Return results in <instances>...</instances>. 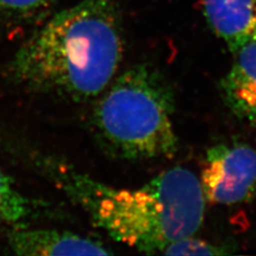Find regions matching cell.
<instances>
[{
	"instance_id": "cell-1",
	"label": "cell",
	"mask_w": 256,
	"mask_h": 256,
	"mask_svg": "<svg viewBox=\"0 0 256 256\" xmlns=\"http://www.w3.org/2000/svg\"><path fill=\"white\" fill-rule=\"evenodd\" d=\"M124 47L118 0H80L38 26L9 62V75L32 92L86 102L114 79Z\"/></svg>"
},
{
	"instance_id": "cell-2",
	"label": "cell",
	"mask_w": 256,
	"mask_h": 256,
	"mask_svg": "<svg viewBox=\"0 0 256 256\" xmlns=\"http://www.w3.org/2000/svg\"><path fill=\"white\" fill-rule=\"evenodd\" d=\"M54 178L116 242L146 254L194 236L202 226L206 198L201 180L174 166L138 189H114L60 166Z\"/></svg>"
},
{
	"instance_id": "cell-3",
	"label": "cell",
	"mask_w": 256,
	"mask_h": 256,
	"mask_svg": "<svg viewBox=\"0 0 256 256\" xmlns=\"http://www.w3.org/2000/svg\"><path fill=\"white\" fill-rule=\"evenodd\" d=\"M93 110L95 138L122 160L172 157L178 148L174 95L160 72L138 63L112 80Z\"/></svg>"
},
{
	"instance_id": "cell-4",
	"label": "cell",
	"mask_w": 256,
	"mask_h": 256,
	"mask_svg": "<svg viewBox=\"0 0 256 256\" xmlns=\"http://www.w3.org/2000/svg\"><path fill=\"white\" fill-rule=\"evenodd\" d=\"M200 180L206 201L212 204L249 201L256 194V150L242 142L210 148Z\"/></svg>"
},
{
	"instance_id": "cell-5",
	"label": "cell",
	"mask_w": 256,
	"mask_h": 256,
	"mask_svg": "<svg viewBox=\"0 0 256 256\" xmlns=\"http://www.w3.org/2000/svg\"><path fill=\"white\" fill-rule=\"evenodd\" d=\"M9 253L16 255H110L106 246L70 232L14 226L6 235Z\"/></svg>"
},
{
	"instance_id": "cell-6",
	"label": "cell",
	"mask_w": 256,
	"mask_h": 256,
	"mask_svg": "<svg viewBox=\"0 0 256 256\" xmlns=\"http://www.w3.org/2000/svg\"><path fill=\"white\" fill-rule=\"evenodd\" d=\"M234 54L230 70L220 80L222 100L238 120L256 128V41Z\"/></svg>"
},
{
	"instance_id": "cell-7",
	"label": "cell",
	"mask_w": 256,
	"mask_h": 256,
	"mask_svg": "<svg viewBox=\"0 0 256 256\" xmlns=\"http://www.w3.org/2000/svg\"><path fill=\"white\" fill-rule=\"evenodd\" d=\"M206 20L232 54L256 41V0H203Z\"/></svg>"
},
{
	"instance_id": "cell-8",
	"label": "cell",
	"mask_w": 256,
	"mask_h": 256,
	"mask_svg": "<svg viewBox=\"0 0 256 256\" xmlns=\"http://www.w3.org/2000/svg\"><path fill=\"white\" fill-rule=\"evenodd\" d=\"M38 206L15 185L13 180L0 168V228L24 226L38 214Z\"/></svg>"
},
{
	"instance_id": "cell-9",
	"label": "cell",
	"mask_w": 256,
	"mask_h": 256,
	"mask_svg": "<svg viewBox=\"0 0 256 256\" xmlns=\"http://www.w3.org/2000/svg\"><path fill=\"white\" fill-rule=\"evenodd\" d=\"M56 0H0V20L9 27L38 26L48 16Z\"/></svg>"
},
{
	"instance_id": "cell-10",
	"label": "cell",
	"mask_w": 256,
	"mask_h": 256,
	"mask_svg": "<svg viewBox=\"0 0 256 256\" xmlns=\"http://www.w3.org/2000/svg\"><path fill=\"white\" fill-rule=\"evenodd\" d=\"M228 251L216 246L194 238V236L182 238L168 244L160 254L166 255H221L228 254Z\"/></svg>"
}]
</instances>
